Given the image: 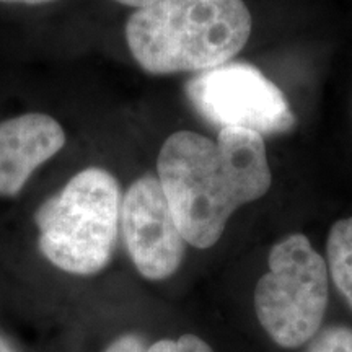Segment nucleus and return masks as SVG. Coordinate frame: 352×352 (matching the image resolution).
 <instances>
[{"label":"nucleus","mask_w":352,"mask_h":352,"mask_svg":"<svg viewBox=\"0 0 352 352\" xmlns=\"http://www.w3.org/2000/svg\"><path fill=\"white\" fill-rule=\"evenodd\" d=\"M157 178L184 240L199 250L217 243L232 215L272 183L263 135L243 127H223L217 140L175 132L158 153Z\"/></svg>","instance_id":"f257e3e1"},{"label":"nucleus","mask_w":352,"mask_h":352,"mask_svg":"<svg viewBox=\"0 0 352 352\" xmlns=\"http://www.w3.org/2000/svg\"><path fill=\"white\" fill-rule=\"evenodd\" d=\"M252 13L243 0H157L126 23L132 57L145 72H206L243 50Z\"/></svg>","instance_id":"f03ea898"},{"label":"nucleus","mask_w":352,"mask_h":352,"mask_svg":"<svg viewBox=\"0 0 352 352\" xmlns=\"http://www.w3.org/2000/svg\"><path fill=\"white\" fill-rule=\"evenodd\" d=\"M121 204L116 176L100 166L82 170L34 215L39 252L69 274H98L113 258Z\"/></svg>","instance_id":"7ed1b4c3"},{"label":"nucleus","mask_w":352,"mask_h":352,"mask_svg":"<svg viewBox=\"0 0 352 352\" xmlns=\"http://www.w3.org/2000/svg\"><path fill=\"white\" fill-rule=\"evenodd\" d=\"M267 266L254 289V314L277 346L297 349L323 324L329 297L327 261L303 233H292L272 245Z\"/></svg>","instance_id":"20e7f679"},{"label":"nucleus","mask_w":352,"mask_h":352,"mask_svg":"<svg viewBox=\"0 0 352 352\" xmlns=\"http://www.w3.org/2000/svg\"><path fill=\"white\" fill-rule=\"evenodd\" d=\"M189 103L215 127H243L261 135L287 134L297 118L287 96L254 65L227 63L186 83Z\"/></svg>","instance_id":"39448f33"},{"label":"nucleus","mask_w":352,"mask_h":352,"mask_svg":"<svg viewBox=\"0 0 352 352\" xmlns=\"http://www.w3.org/2000/svg\"><path fill=\"white\" fill-rule=\"evenodd\" d=\"M121 230L127 253L145 279H168L182 266L188 243L157 176H140L122 196Z\"/></svg>","instance_id":"423d86ee"},{"label":"nucleus","mask_w":352,"mask_h":352,"mask_svg":"<svg viewBox=\"0 0 352 352\" xmlns=\"http://www.w3.org/2000/svg\"><path fill=\"white\" fill-rule=\"evenodd\" d=\"M65 132L54 118L26 113L0 122V197H15L33 171L57 155Z\"/></svg>","instance_id":"0eeeda50"},{"label":"nucleus","mask_w":352,"mask_h":352,"mask_svg":"<svg viewBox=\"0 0 352 352\" xmlns=\"http://www.w3.org/2000/svg\"><path fill=\"white\" fill-rule=\"evenodd\" d=\"M327 259L338 292L352 308V217L333 223L328 233Z\"/></svg>","instance_id":"6e6552de"},{"label":"nucleus","mask_w":352,"mask_h":352,"mask_svg":"<svg viewBox=\"0 0 352 352\" xmlns=\"http://www.w3.org/2000/svg\"><path fill=\"white\" fill-rule=\"evenodd\" d=\"M305 352H352V328L347 324H328L307 342Z\"/></svg>","instance_id":"1a4fd4ad"},{"label":"nucleus","mask_w":352,"mask_h":352,"mask_svg":"<svg viewBox=\"0 0 352 352\" xmlns=\"http://www.w3.org/2000/svg\"><path fill=\"white\" fill-rule=\"evenodd\" d=\"M147 352H214L208 342L196 334H183L178 340H160L148 346Z\"/></svg>","instance_id":"9d476101"},{"label":"nucleus","mask_w":352,"mask_h":352,"mask_svg":"<svg viewBox=\"0 0 352 352\" xmlns=\"http://www.w3.org/2000/svg\"><path fill=\"white\" fill-rule=\"evenodd\" d=\"M148 346L145 344L142 336L134 333L122 334V336L114 340L104 352H147Z\"/></svg>","instance_id":"9b49d317"},{"label":"nucleus","mask_w":352,"mask_h":352,"mask_svg":"<svg viewBox=\"0 0 352 352\" xmlns=\"http://www.w3.org/2000/svg\"><path fill=\"white\" fill-rule=\"evenodd\" d=\"M114 2L122 3V6H127V7H134L139 10V8L152 6V3H155L157 0H114Z\"/></svg>","instance_id":"f8f14e48"},{"label":"nucleus","mask_w":352,"mask_h":352,"mask_svg":"<svg viewBox=\"0 0 352 352\" xmlns=\"http://www.w3.org/2000/svg\"><path fill=\"white\" fill-rule=\"evenodd\" d=\"M3 3H23V6H43V3H51L54 0H0Z\"/></svg>","instance_id":"ddd939ff"},{"label":"nucleus","mask_w":352,"mask_h":352,"mask_svg":"<svg viewBox=\"0 0 352 352\" xmlns=\"http://www.w3.org/2000/svg\"><path fill=\"white\" fill-rule=\"evenodd\" d=\"M0 352H15L13 351V347L8 344L7 340H3L2 336H0Z\"/></svg>","instance_id":"4468645a"}]
</instances>
